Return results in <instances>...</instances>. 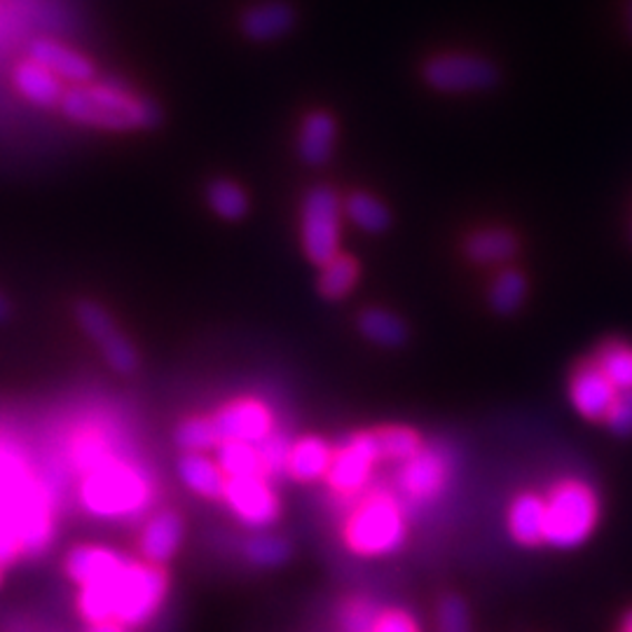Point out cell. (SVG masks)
<instances>
[{
    "mask_svg": "<svg viewBox=\"0 0 632 632\" xmlns=\"http://www.w3.org/2000/svg\"><path fill=\"white\" fill-rule=\"evenodd\" d=\"M167 595V574L157 565L127 562L113 578L85 585L80 612L91 623L115 621L120 625L146 623Z\"/></svg>",
    "mask_w": 632,
    "mask_h": 632,
    "instance_id": "obj_1",
    "label": "cell"
},
{
    "mask_svg": "<svg viewBox=\"0 0 632 632\" xmlns=\"http://www.w3.org/2000/svg\"><path fill=\"white\" fill-rule=\"evenodd\" d=\"M59 106L70 123L106 132L150 129L159 120V108L148 97L120 82L76 85Z\"/></svg>",
    "mask_w": 632,
    "mask_h": 632,
    "instance_id": "obj_2",
    "label": "cell"
},
{
    "mask_svg": "<svg viewBox=\"0 0 632 632\" xmlns=\"http://www.w3.org/2000/svg\"><path fill=\"white\" fill-rule=\"evenodd\" d=\"M544 544L557 551L581 548L595 534L602 515L597 489L581 478H562L546 495Z\"/></svg>",
    "mask_w": 632,
    "mask_h": 632,
    "instance_id": "obj_3",
    "label": "cell"
},
{
    "mask_svg": "<svg viewBox=\"0 0 632 632\" xmlns=\"http://www.w3.org/2000/svg\"><path fill=\"white\" fill-rule=\"evenodd\" d=\"M344 536L359 555H387L406 542V518L391 497L375 495L351 513Z\"/></svg>",
    "mask_w": 632,
    "mask_h": 632,
    "instance_id": "obj_4",
    "label": "cell"
},
{
    "mask_svg": "<svg viewBox=\"0 0 632 632\" xmlns=\"http://www.w3.org/2000/svg\"><path fill=\"white\" fill-rule=\"evenodd\" d=\"M148 499L146 483L140 476L127 466L104 464L89 471L85 487H82V502L85 506L104 515V518H117V515L136 513Z\"/></svg>",
    "mask_w": 632,
    "mask_h": 632,
    "instance_id": "obj_5",
    "label": "cell"
},
{
    "mask_svg": "<svg viewBox=\"0 0 632 632\" xmlns=\"http://www.w3.org/2000/svg\"><path fill=\"white\" fill-rule=\"evenodd\" d=\"M342 202L331 187H314L302 202V246L312 263L325 265L340 253Z\"/></svg>",
    "mask_w": 632,
    "mask_h": 632,
    "instance_id": "obj_6",
    "label": "cell"
},
{
    "mask_svg": "<svg viewBox=\"0 0 632 632\" xmlns=\"http://www.w3.org/2000/svg\"><path fill=\"white\" fill-rule=\"evenodd\" d=\"M425 80L448 94L480 91L497 82V68L474 55H440L425 66Z\"/></svg>",
    "mask_w": 632,
    "mask_h": 632,
    "instance_id": "obj_7",
    "label": "cell"
},
{
    "mask_svg": "<svg viewBox=\"0 0 632 632\" xmlns=\"http://www.w3.org/2000/svg\"><path fill=\"white\" fill-rule=\"evenodd\" d=\"M378 459L380 450L378 443H375V434H359L333 455L331 468L325 474L328 483L342 495H354V492L368 485Z\"/></svg>",
    "mask_w": 632,
    "mask_h": 632,
    "instance_id": "obj_8",
    "label": "cell"
},
{
    "mask_svg": "<svg viewBox=\"0 0 632 632\" xmlns=\"http://www.w3.org/2000/svg\"><path fill=\"white\" fill-rule=\"evenodd\" d=\"M570 403L572 408L589 421H604L609 408H612L619 389L600 370V366L589 359L578 363L570 375Z\"/></svg>",
    "mask_w": 632,
    "mask_h": 632,
    "instance_id": "obj_9",
    "label": "cell"
},
{
    "mask_svg": "<svg viewBox=\"0 0 632 632\" xmlns=\"http://www.w3.org/2000/svg\"><path fill=\"white\" fill-rule=\"evenodd\" d=\"M223 497L240 521L251 527H268L276 521L279 504L261 476L227 478Z\"/></svg>",
    "mask_w": 632,
    "mask_h": 632,
    "instance_id": "obj_10",
    "label": "cell"
},
{
    "mask_svg": "<svg viewBox=\"0 0 632 632\" xmlns=\"http://www.w3.org/2000/svg\"><path fill=\"white\" fill-rule=\"evenodd\" d=\"M78 321L85 328V333L99 344V349L104 351L106 361L117 370V372H132L136 370V351L134 347L125 340V336L117 331L115 323L110 321V317L97 308V304L85 302L78 308Z\"/></svg>",
    "mask_w": 632,
    "mask_h": 632,
    "instance_id": "obj_11",
    "label": "cell"
},
{
    "mask_svg": "<svg viewBox=\"0 0 632 632\" xmlns=\"http://www.w3.org/2000/svg\"><path fill=\"white\" fill-rule=\"evenodd\" d=\"M403 464L406 466L401 468V474H398V483H401L406 495L417 502L436 499L445 489V485H448L450 464L440 450L421 448Z\"/></svg>",
    "mask_w": 632,
    "mask_h": 632,
    "instance_id": "obj_12",
    "label": "cell"
},
{
    "mask_svg": "<svg viewBox=\"0 0 632 632\" xmlns=\"http://www.w3.org/2000/svg\"><path fill=\"white\" fill-rule=\"evenodd\" d=\"M216 429L221 440L261 443L272 434V415L257 401H234L216 415Z\"/></svg>",
    "mask_w": 632,
    "mask_h": 632,
    "instance_id": "obj_13",
    "label": "cell"
},
{
    "mask_svg": "<svg viewBox=\"0 0 632 632\" xmlns=\"http://www.w3.org/2000/svg\"><path fill=\"white\" fill-rule=\"evenodd\" d=\"M29 59L45 66L61 82H70L74 87L91 82L94 74H97L94 64L85 55L70 50V47L50 38L33 40V45L29 47Z\"/></svg>",
    "mask_w": 632,
    "mask_h": 632,
    "instance_id": "obj_14",
    "label": "cell"
},
{
    "mask_svg": "<svg viewBox=\"0 0 632 632\" xmlns=\"http://www.w3.org/2000/svg\"><path fill=\"white\" fill-rule=\"evenodd\" d=\"M546 525V502L538 492H521L515 495L506 511V529L515 544L525 548H536L544 544Z\"/></svg>",
    "mask_w": 632,
    "mask_h": 632,
    "instance_id": "obj_15",
    "label": "cell"
},
{
    "mask_svg": "<svg viewBox=\"0 0 632 632\" xmlns=\"http://www.w3.org/2000/svg\"><path fill=\"white\" fill-rule=\"evenodd\" d=\"M338 125L328 113L317 110L304 117L298 134V155L310 167H321L333 157Z\"/></svg>",
    "mask_w": 632,
    "mask_h": 632,
    "instance_id": "obj_16",
    "label": "cell"
},
{
    "mask_svg": "<svg viewBox=\"0 0 632 632\" xmlns=\"http://www.w3.org/2000/svg\"><path fill=\"white\" fill-rule=\"evenodd\" d=\"M125 565L127 560L123 555H117L115 551L99 546H80L76 551H70L66 560V572L85 589V585L104 583L113 578Z\"/></svg>",
    "mask_w": 632,
    "mask_h": 632,
    "instance_id": "obj_17",
    "label": "cell"
},
{
    "mask_svg": "<svg viewBox=\"0 0 632 632\" xmlns=\"http://www.w3.org/2000/svg\"><path fill=\"white\" fill-rule=\"evenodd\" d=\"M183 538V521L174 511L157 513L155 518L146 523L144 534H140V553L150 562V565H164L172 560L181 546Z\"/></svg>",
    "mask_w": 632,
    "mask_h": 632,
    "instance_id": "obj_18",
    "label": "cell"
},
{
    "mask_svg": "<svg viewBox=\"0 0 632 632\" xmlns=\"http://www.w3.org/2000/svg\"><path fill=\"white\" fill-rule=\"evenodd\" d=\"M464 251L468 261L476 265H504L518 253V240L506 227H483L466 240Z\"/></svg>",
    "mask_w": 632,
    "mask_h": 632,
    "instance_id": "obj_19",
    "label": "cell"
},
{
    "mask_svg": "<svg viewBox=\"0 0 632 632\" xmlns=\"http://www.w3.org/2000/svg\"><path fill=\"white\" fill-rule=\"evenodd\" d=\"M293 21L295 14L286 3H281V0H268V3L255 6L244 14L242 29L251 40L272 42L284 38L293 29Z\"/></svg>",
    "mask_w": 632,
    "mask_h": 632,
    "instance_id": "obj_20",
    "label": "cell"
},
{
    "mask_svg": "<svg viewBox=\"0 0 632 632\" xmlns=\"http://www.w3.org/2000/svg\"><path fill=\"white\" fill-rule=\"evenodd\" d=\"M14 85L23 99L36 106H55L64 99V82L33 59L23 61L14 70Z\"/></svg>",
    "mask_w": 632,
    "mask_h": 632,
    "instance_id": "obj_21",
    "label": "cell"
},
{
    "mask_svg": "<svg viewBox=\"0 0 632 632\" xmlns=\"http://www.w3.org/2000/svg\"><path fill=\"white\" fill-rule=\"evenodd\" d=\"M178 474L183 483L195 492V495L206 497V499L223 497L227 476L223 474L218 461H211L202 453H187L178 464Z\"/></svg>",
    "mask_w": 632,
    "mask_h": 632,
    "instance_id": "obj_22",
    "label": "cell"
},
{
    "mask_svg": "<svg viewBox=\"0 0 632 632\" xmlns=\"http://www.w3.org/2000/svg\"><path fill=\"white\" fill-rule=\"evenodd\" d=\"M333 450L331 445L321 438H302L295 445H291V453H289V474L295 480L302 483H310L317 480L321 476L328 474V468H331L333 461Z\"/></svg>",
    "mask_w": 632,
    "mask_h": 632,
    "instance_id": "obj_23",
    "label": "cell"
},
{
    "mask_svg": "<svg viewBox=\"0 0 632 632\" xmlns=\"http://www.w3.org/2000/svg\"><path fill=\"white\" fill-rule=\"evenodd\" d=\"M593 361L619 391H632V344L625 340H604Z\"/></svg>",
    "mask_w": 632,
    "mask_h": 632,
    "instance_id": "obj_24",
    "label": "cell"
},
{
    "mask_svg": "<svg viewBox=\"0 0 632 632\" xmlns=\"http://www.w3.org/2000/svg\"><path fill=\"white\" fill-rule=\"evenodd\" d=\"M487 298H489V308L499 317L515 314L523 308L527 298V276L515 268L502 270L495 276V281H492Z\"/></svg>",
    "mask_w": 632,
    "mask_h": 632,
    "instance_id": "obj_25",
    "label": "cell"
},
{
    "mask_svg": "<svg viewBox=\"0 0 632 632\" xmlns=\"http://www.w3.org/2000/svg\"><path fill=\"white\" fill-rule=\"evenodd\" d=\"M218 466L227 478H249L261 476L263 464L257 448L242 440H221L218 445Z\"/></svg>",
    "mask_w": 632,
    "mask_h": 632,
    "instance_id": "obj_26",
    "label": "cell"
},
{
    "mask_svg": "<svg viewBox=\"0 0 632 632\" xmlns=\"http://www.w3.org/2000/svg\"><path fill=\"white\" fill-rule=\"evenodd\" d=\"M361 333L380 347H398L408 338L403 321L387 310H366L359 319Z\"/></svg>",
    "mask_w": 632,
    "mask_h": 632,
    "instance_id": "obj_27",
    "label": "cell"
},
{
    "mask_svg": "<svg viewBox=\"0 0 632 632\" xmlns=\"http://www.w3.org/2000/svg\"><path fill=\"white\" fill-rule=\"evenodd\" d=\"M357 279H359V265L354 257L338 253L333 261H328L323 265L319 276V291L328 300H340L357 286Z\"/></svg>",
    "mask_w": 632,
    "mask_h": 632,
    "instance_id": "obj_28",
    "label": "cell"
},
{
    "mask_svg": "<svg viewBox=\"0 0 632 632\" xmlns=\"http://www.w3.org/2000/svg\"><path fill=\"white\" fill-rule=\"evenodd\" d=\"M344 216L363 232H382L389 225L387 206L368 193H354L342 204Z\"/></svg>",
    "mask_w": 632,
    "mask_h": 632,
    "instance_id": "obj_29",
    "label": "cell"
},
{
    "mask_svg": "<svg viewBox=\"0 0 632 632\" xmlns=\"http://www.w3.org/2000/svg\"><path fill=\"white\" fill-rule=\"evenodd\" d=\"M206 200H208V206L214 208V214H218L225 221H240L249 208V200L242 187L237 183L223 181V178L208 185Z\"/></svg>",
    "mask_w": 632,
    "mask_h": 632,
    "instance_id": "obj_30",
    "label": "cell"
},
{
    "mask_svg": "<svg viewBox=\"0 0 632 632\" xmlns=\"http://www.w3.org/2000/svg\"><path fill=\"white\" fill-rule=\"evenodd\" d=\"M375 443H378L380 459H391V461H408L421 450L419 434L408 427L380 429L375 434Z\"/></svg>",
    "mask_w": 632,
    "mask_h": 632,
    "instance_id": "obj_31",
    "label": "cell"
},
{
    "mask_svg": "<svg viewBox=\"0 0 632 632\" xmlns=\"http://www.w3.org/2000/svg\"><path fill=\"white\" fill-rule=\"evenodd\" d=\"M176 443L187 453H202L204 455L206 450H216L221 445L216 421L202 419V417L185 419L176 431Z\"/></svg>",
    "mask_w": 632,
    "mask_h": 632,
    "instance_id": "obj_32",
    "label": "cell"
},
{
    "mask_svg": "<svg viewBox=\"0 0 632 632\" xmlns=\"http://www.w3.org/2000/svg\"><path fill=\"white\" fill-rule=\"evenodd\" d=\"M246 555H249L251 562H255V565L276 567V565H281V562L289 560L291 548H289L284 538L263 534V536L251 538V542L246 544Z\"/></svg>",
    "mask_w": 632,
    "mask_h": 632,
    "instance_id": "obj_33",
    "label": "cell"
},
{
    "mask_svg": "<svg viewBox=\"0 0 632 632\" xmlns=\"http://www.w3.org/2000/svg\"><path fill=\"white\" fill-rule=\"evenodd\" d=\"M438 632H471V614L459 595H445L436 609Z\"/></svg>",
    "mask_w": 632,
    "mask_h": 632,
    "instance_id": "obj_34",
    "label": "cell"
},
{
    "mask_svg": "<svg viewBox=\"0 0 632 632\" xmlns=\"http://www.w3.org/2000/svg\"><path fill=\"white\" fill-rule=\"evenodd\" d=\"M604 425L614 436L632 438V391H619L612 408H609Z\"/></svg>",
    "mask_w": 632,
    "mask_h": 632,
    "instance_id": "obj_35",
    "label": "cell"
},
{
    "mask_svg": "<svg viewBox=\"0 0 632 632\" xmlns=\"http://www.w3.org/2000/svg\"><path fill=\"white\" fill-rule=\"evenodd\" d=\"M380 612L366 600H354L344 606L342 625L347 632H372Z\"/></svg>",
    "mask_w": 632,
    "mask_h": 632,
    "instance_id": "obj_36",
    "label": "cell"
},
{
    "mask_svg": "<svg viewBox=\"0 0 632 632\" xmlns=\"http://www.w3.org/2000/svg\"><path fill=\"white\" fill-rule=\"evenodd\" d=\"M289 453H291V445L276 434H270L268 438L257 443V455H261V464H263L265 471H272V474L281 471V468H286Z\"/></svg>",
    "mask_w": 632,
    "mask_h": 632,
    "instance_id": "obj_37",
    "label": "cell"
},
{
    "mask_svg": "<svg viewBox=\"0 0 632 632\" xmlns=\"http://www.w3.org/2000/svg\"><path fill=\"white\" fill-rule=\"evenodd\" d=\"M76 461L82 466V471H94V468L108 464L104 445L94 436L82 438L76 448Z\"/></svg>",
    "mask_w": 632,
    "mask_h": 632,
    "instance_id": "obj_38",
    "label": "cell"
},
{
    "mask_svg": "<svg viewBox=\"0 0 632 632\" xmlns=\"http://www.w3.org/2000/svg\"><path fill=\"white\" fill-rule=\"evenodd\" d=\"M372 632H419V625L403 609H389L378 616Z\"/></svg>",
    "mask_w": 632,
    "mask_h": 632,
    "instance_id": "obj_39",
    "label": "cell"
},
{
    "mask_svg": "<svg viewBox=\"0 0 632 632\" xmlns=\"http://www.w3.org/2000/svg\"><path fill=\"white\" fill-rule=\"evenodd\" d=\"M89 632H125L120 623H115V621H106V623H94Z\"/></svg>",
    "mask_w": 632,
    "mask_h": 632,
    "instance_id": "obj_40",
    "label": "cell"
},
{
    "mask_svg": "<svg viewBox=\"0 0 632 632\" xmlns=\"http://www.w3.org/2000/svg\"><path fill=\"white\" fill-rule=\"evenodd\" d=\"M619 632H632V609H630V612L623 616Z\"/></svg>",
    "mask_w": 632,
    "mask_h": 632,
    "instance_id": "obj_41",
    "label": "cell"
},
{
    "mask_svg": "<svg viewBox=\"0 0 632 632\" xmlns=\"http://www.w3.org/2000/svg\"><path fill=\"white\" fill-rule=\"evenodd\" d=\"M6 314H8V302L3 295H0V319H6Z\"/></svg>",
    "mask_w": 632,
    "mask_h": 632,
    "instance_id": "obj_42",
    "label": "cell"
},
{
    "mask_svg": "<svg viewBox=\"0 0 632 632\" xmlns=\"http://www.w3.org/2000/svg\"><path fill=\"white\" fill-rule=\"evenodd\" d=\"M628 27H630V33H632V0L628 3Z\"/></svg>",
    "mask_w": 632,
    "mask_h": 632,
    "instance_id": "obj_43",
    "label": "cell"
}]
</instances>
